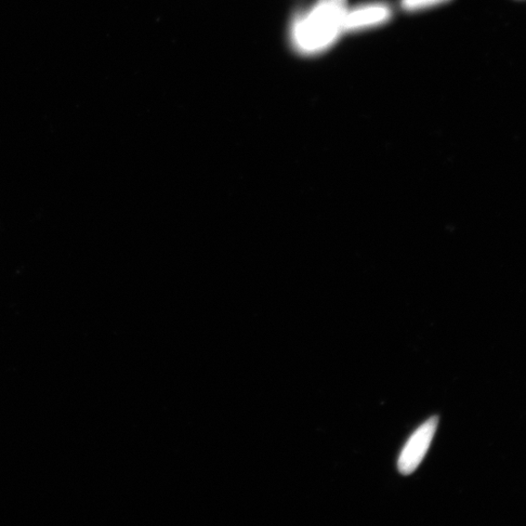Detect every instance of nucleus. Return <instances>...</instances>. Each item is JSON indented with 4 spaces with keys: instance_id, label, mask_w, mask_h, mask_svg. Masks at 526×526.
I'll use <instances>...</instances> for the list:
<instances>
[{
    "instance_id": "7ed1b4c3",
    "label": "nucleus",
    "mask_w": 526,
    "mask_h": 526,
    "mask_svg": "<svg viewBox=\"0 0 526 526\" xmlns=\"http://www.w3.org/2000/svg\"><path fill=\"white\" fill-rule=\"evenodd\" d=\"M392 13L388 5L381 3L348 8L345 18V33L361 32L385 24L391 19Z\"/></svg>"
},
{
    "instance_id": "f257e3e1",
    "label": "nucleus",
    "mask_w": 526,
    "mask_h": 526,
    "mask_svg": "<svg viewBox=\"0 0 526 526\" xmlns=\"http://www.w3.org/2000/svg\"><path fill=\"white\" fill-rule=\"evenodd\" d=\"M347 0H317L311 8L298 13L289 29L295 50L312 56L331 48L345 33Z\"/></svg>"
},
{
    "instance_id": "f03ea898",
    "label": "nucleus",
    "mask_w": 526,
    "mask_h": 526,
    "mask_svg": "<svg viewBox=\"0 0 526 526\" xmlns=\"http://www.w3.org/2000/svg\"><path fill=\"white\" fill-rule=\"evenodd\" d=\"M438 424L439 417H431L420 425L406 442L398 460V469L402 475H411L423 463L435 436Z\"/></svg>"
},
{
    "instance_id": "20e7f679",
    "label": "nucleus",
    "mask_w": 526,
    "mask_h": 526,
    "mask_svg": "<svg viewBox=\"0 0 526 526\" xmlns=\"http://www.w3.org/2000/svg\"><path fill=\"white\" fill-rule=\"evenodd\" d=\"M451 0H401V6L404 11L416 12L436 7Z\"/></svg>"
}]
</instances>
